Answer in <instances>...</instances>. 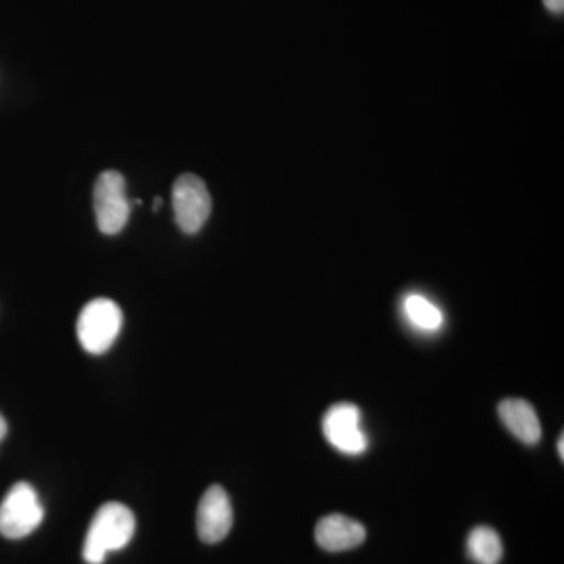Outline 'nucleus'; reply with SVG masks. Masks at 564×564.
Segmentation results:
<instances>
[{
  "instance_id": "1",
  "label": "nucleus",
  "mask_w": 564,
  "mask_h": 564,
  "mask_svg": "<svg viewBox=\"0 0 564 564\" xmlns=\"http://www.w3.org/2000/svg\"><path fill=\"white\" fill-rule=\"evenodd\" d=\"M135 516L120 502L104 503L85 536L82 556L88 564H102L110 552H118L131 543L135 533Z\"/></svg>"
},
{
  "instance_id": "2",
  "label": "nucleus",
  "mask_w": 564,
  "mask_h": 564,
  "mask_svg": "<svg viewBox=\"0 0 564 564\" xmlns=\"http://www.w3.org/2000/svg\"><path fill=\"white\" fill-rule=\"evenodd\" d=\"M122 311L109 299H96L85 304L77 318V337L85 351L104 355L120 336Z\"/></svg>"
},
{
  "instance_id": "3",
  "label": "nucleus",
  "mask_w": 564,
  "mask_h": 564,
  "mask_svg": "<svg viewBox=\"0 0 564 564\" xmlns=\"http://www.w3.org/2000/svg\"><path fill=\"white\" fill-rule=\"evenodd\" d=\"M44 519V508L32 485L11 486L0 503V534L7 540H22L35 532Z\"/></svg>"
},
{
  "instance_id": "4",
  "label": "nucleus",
  "mask_w": 564,
  "mask_h": 564,
  "mask_svg": "<svg viewBox=\"0 0 564 564\" xmlns=\"http://www.w3.org/2000/svg\"><path fill=\"white\" fill-rule=\"evenodd\" d=\"M95 214L99 231L117 236L128 225L131 203L126 192V181L120 172L109 170L99 174L95 184Z\"/></svg>"
},
{
  "instance_id": "5",
  "label": "nucleus",
  "mask_w": 564,
  "mask_h": 564,
  "mask_svg": "<svg viewBox=\"0 0 564 564\" xmlns=\"http://www.w3.org/2000/svg\"><path fill=\"white\" fill-rule=\"evenodd\" d=\"M174 220L182 232L202 231L212 212L210 193L206 182L193 173H185L173 185Z\"/></svg>"
},
{
  "instance_id": "6",
  "label": "nucleus",
  "mask_w": 564,
  "mask_h": 564,
  "mask_svg": "<svg viewBox=\"0 0 564 564\" xmlns=\"http://www.w3.org/2000/svg\"><path fill=\"white\" fill-rule=\"evenodd\" d=\"M323 434L336 451L345 455H362L369 437L362 430L361 411L352 403L333 404L322 421Z\"/></svg>"
},
{
  "instance_id": "7",
  "label": "nucleus",
  "mask_w": 564,
  "mask_h": 564,
  "mask_svg": "<svg viewBox=\"0 0 564 564\" xmlns=\"http://www.w3.org/2000/svg\"><path fill=\"white\" fill-rule=\"evenodd\" d=\"M232 522V505L228 492L221 486H210L199 500L196 511L199 540L206 544L221 543L231 532Z\"/></svg>"
},
{
  "instance_id": "8",
  "label": "nucleus",
  "mask_w": 564,
  "mask_h": 564,
  "mask_svg": "<svg viewBox=\"0 0 564 564\" xmlns=\"http://www.w3.org/2000/svg\"><path fill=\"white\" fill-rule=\"evenodd\" d=\"M361 522L344 514H328L315 527V541L326 552H344L358 547L366 540Z\"/></svg>"
},
{
  "instance_id": "9",
  "label": "nucleus",
  "mask_w": 564,
  "mask_h": 564,
  "mask_svg": "<svg viewBox=\"0 0 564 564\" xmlns=\"http://www.w3.org/2000/svg\"><path fill=\"white\" fill-rule=\"evenodd\" d=\"M499 417L507 426L508 432L513 433L516 440L527 445L540 443L543 429H541L536 411L527 400H503L499 404Z\"/></svg>"
},
{
  "instance_id": "10",
  "label": "nucleus",
  "mask_w": 564,
  "mask_h": 564,
  "mask_svg": "<svg viewBox=\"0 0 564 564\" xmlns=\"http://www.w3.org/2000/svg\"><path fill=\"white\" fill-rule=\"evenodd\" d=\"M467 554L475 564H499L503 556L499 533L491 527H475L467 536Z\"/></svg>"
},
{
  "instance_id": "11",
  "label": "nucleus",
  "mask_w": 564,
  "mask_h": 564,
  "mask_svg": "<svg viewBox=\"0 0 564 564\" xmlns=\"http://www.w3.org/2000/svg\"><path fill=\"white\" fill-rule=\"evenodd\" d=\"M404 314L411 325L422 332H437L444 323V315L440 307L422 295H410L404 300Z\"/></svg>"
},
{
  "instance_id": "12",
  "label": "nucleus",
  "mask_w": 564,
  "mask_h": 564,
  "mask_svg": "<svg viewBox=\"0 0 564 564\" xmlns=\"http://www.w3.org/2000/svg\"><path fill=\"white\" fill-rule=\"evenodd\" d=\"M545 9L554 14H563L564 0H543Z\"/></svg>"
},
{
  "instance_id": "13",
  "label": "nucleus",
  "mask_w": 564,
  "mask_h": 564,
  "mask_svg": "<svg viewBox=\"0 0 564 564\" xmlns=\"http://www.w3.org/2000/svg\"><path fill=\"white\" fill-rule=\"evenodd\" d=\"M7 432H9V425H7L6 419L0 414V443L6 440Z\"/></svg>"
},
{
  "instance_id": "14",
  "label": "nucleus",
  "mask_w": 564,
  "mask_h": 564,
  "mask_svg": "<svg viewBox=\"0 0 564 564\" xmlns=\"http://www.w3.org/2000/svg\"><path fill=\"white\" fill-rule=\"evenodd\" d=\"M563 443H564V437L562 434V436H560V440H558V455H560V458H562V459H564Z\"/></svg>"
},
{
  "instance_id": "15",
  "label": "nucleus",
  "mask_w": 564,
  "mask_h": 564,
  "mask_svg": "<svg viewBox=\"0 0 564 564\" xmlns=\"http://www.w3.org/2000/svg\"><path fill=\"white\" fill-rule=\"evenodd\" d=\"M161 206H162V198H161V196H159V198H155V207H154V209L158 210L159 207H161Z\"/></svg>"
}]
</instances>
